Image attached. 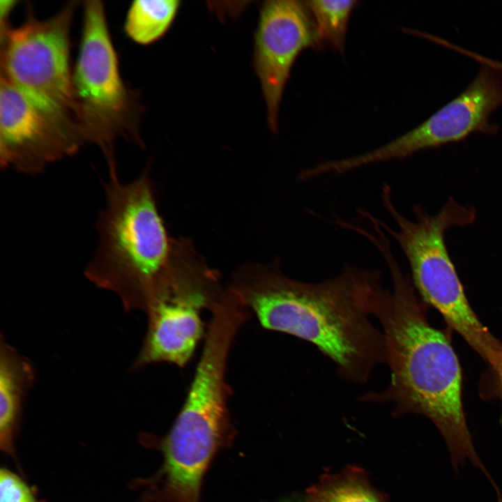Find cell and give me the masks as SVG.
Wrapping results in <instances>:
<instances>
[{"instance_id":"obj_1","label":"cell","mask_w":502,"mask_h":502,"mask_svg":"<svg viewBox=\"0 0 502 502\" xmlns=\"http://www.w3.org/2000/svg\"><path fill=\"white\" fill-rule=\"evenodd\" d=\"M391 277L372 285L367 307L379 324L389 381L380 390L359 396L363 402L390 403L395 415L414 413L429 419L441 435L455 473L467 463L485 478L491 475L476 448L462 400V374L449 334L428 321L416 295L390 248L381 251Z\"/></svg>"},{"instance_id":"obj_2","label":"cell","mask_w":502,"mask_h":502,"mask_svg":"<svg viewBox=\"0 0 502 502\" xmlns=\"http://www.w3.org/2000/svg\"><path fill=\"white\" fill-rule=\"evenodd\" d=\"M380 274L345 264L336 276L310 282L271 269L240 277L231 287L264 328L311 343L333 363L340 379L364 385L386 364L383 335L367 307Z\"/></svg>"},{"instance_id":"obj_3","label":"cell","mask_w":502,"mask_h":502,"mask_svg":"<svg viewBox=\"0 0 502 502\" xmlns=\"http://www.w3.org/2000/svg\"><path fill=\"white\" fill-rule=\"evenodd\" d=\"M98 241L85 275L115 294L128 311L146 312L171 264L170 248L146 174L130 183L109 176Z\"/></svg>"},{"instance_id":"obj_4","label":"cell","mask_w":502,"mask_h":502,"mask_svg":"<svg viewBox=\"0 0 502 502\" xmlns=\"http://www.w3.org/2000/svg\"><path fill=\"white\" fill-rule=\"evenodd\" d=\"M391 195L390 187L385 185L382 201L395 227L376 218L377 222L404 254L415 289L424 303L441 314L449 329L457 333L489 367L496 368L502 358V342L484 326L470 305L444 239L450 227L474 222V208L450 198L434 215L415 206L416 218L411 220L397 210Z\"/></svg>"},{"instance_id":"obj_5","label":"cell","mask_w":502,"mask_h":502,"mask_svg":"<svg viewBox=\"0 0 502 502\" xmlns=\"http://www.w3.org/2000/svg\"><path fill=\"white\" fill-rule=\"evenodd\" d=\"M75 8L73 3L49 19L30 17L17 28L1 31V77L45 114L79 128L70 68Z\"/></svg>"},{"instance_id":"obj_6","label":"cell","mask_w":502,"mask_h":502,"mask_svg":"<svg viewBox=\"0 0 502 502\" xmlns=\"http://www.w3.org/2000/svg\"><path fill=\"white\" fill-rule=\"evenodd\" d=\"M73 82L84 141L98 144L108 164L115 162L113 140L130 113V98L120 76L104 6L99 1H89L84 6Z\"/></svg>"},{"instance_id":"obj_7","label":"cell","mask_w":502,"mask_h":502,"mask_svg":"<svg viewBox=\"0 0 502 502\" xmlns=\"http://www.w3.org/2000/svg\"><path fill=\"white\" fill-rule=\"evenodd\" d=\"M223 292L213 273L172 261L146 312L147 330L131 370L160 363L185 367L204 338L203 312H210Z\"/></svg>"},{"instance_id":"obj_8","label":"cell","mask_w":502,"mask_h":502,"mask_svg":"<svg viewBox=\"0 0 502 502\" xmlns=\"http://www.w3.org/2000/svg\"><path fill=\"white\" fill-rule=\"evenodd\" d=\"M502 105V72L487 65L457 96L406 133L376 149L351 156L350 169L406 158L427 149L464 139L472 134L494 135L499 128L489 121Z\"/></svg>"},{"instance_id":"obj_9","label":"cell","mask_w":502,"mask_h":502,"mask_svg":"<svg viewBox=\"0 0 502 502\" xmlns=\"http://www.w3.org/2000/svg\"><path fill=\"white\" fill-rule=\"evenodd\" d=\"M304 1L271 0L260 8L253 66L266 103L268 124L277 129L280 107L291 68L302 51L321 45Z\"/></svg>"},{"instance_id":"obj_10","label":"cell","mask_w":502,"mask_h":502,"mask_svg":"<svg viewBox=\"0 0 502 502\" xmlns=\"http://www.w3.org/2000/svg\"><path fill=\"white\" fill-rule=\"evenodd\" d=\"M0 161L26 174L76 152L84 142L79 128L45 114L1 77Z\"/></svg>"},{"instance_id":"obj_11","label":"cell","mask_w":502,"mask_h":502,"mask_svg":"<svg viewBox=\"0 0 502 502\" xmlns=\"http://www.w3.org/2000/svg\"><path fill=\"white\" fill-rule=\"evenodd\" d=\"M35 380L29 360L11 346L3 335L0 340V447L15 459L14 438L20 423L22 404Z\"/></svg>"},{"instance_id":"obj_12","label":"cell","mask_w":502,"mask_h":502,"mask_svg":"<svg viewBox=\"0 0 502 502\" xmlns=\"http://www.w3.org/2000/svg\"><path fill=\"white\" fill-rule=\"evenodd\" d=\"M181 7L178 0H137L130 5L124 29L134 42L143 45L161 38L172 26Z\"/></svg>"},{"instance_id":"obj_13","label":"cell","mask_w":502,"mask_h":502,"mask_svg":"<svg viewBox=\"0 0 502 502\" xmlns=\"http://www.w3.org/2000/svg\"><path fill=\"white\" fill-rule=\"evenodd\" d=\"M307 502H385L369 484L362 470L346 469L340 474L323 477L307 491Z\"/></svg>"},{"instance_id":"obj_14","label":"cell","mask_w":502,"mask_h":502,"mask_svg":"<svg viewBox=\"0 0 502 502\" xmlns=\"http://www.w3.org/2000/svg\"><path fill=\"white\" fill-rule=\"evenodd\" d=\"M312 17L321 43H328L343 54L349 22L356 0H311L304 1Z\"/></svg>"},{"instance_id":"obj_15","label":"cell","mask_w":502,"mask_h":502,"mask_svg":"<svg viewBox=\"0 0 502 502\" xmlns=\"http://www.w3.org/2000/svg\"><path fill=\"white\" fill-rule=\"evenodd\" d=\"M0 502H38L27 484L6 468L0 471Z\"/></svg>"},{"instance_id":"obj_16","label":"cell","mask_w":502,"mask_h":502,"mask_svg":"<svg viewBox=\"0 0 502 502\" xmlns=\"http://www.w3.org/2000/svg\"><path fill=\"white\" fill-rule=\"evenodd\" d=\"M480 397L485 400L502 399V358L499 365L483 374L479 386Z\"/></svg>"},{"instance_id":"obj_17","label":"cell","mask_w":502,"mask_h":502,"mask_svg":"<svg viewBox=\"0 0 502 502\" xmlns=\"http://www.w3.org/2000/svg\"><path fill=\"white\" fill-rule=\"evenodd\" d=\"M461 54L477 61L480 64L489 66L502 72V62L484 56L476 52H473L464 48L461 50Z\"/></svg>"}]
</instances>
